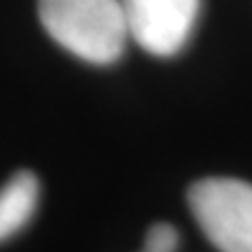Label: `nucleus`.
<instances>
[{
  "mask_svg": "<svg viewBox=\"0 0 252 252\" xmlns=\"http://www.w3.org/2000/svg\"><path fill=\"white\" fill-rule=\"evenodd\" d=\"M47 35L65 52L94 65L122 59L128 40L122 0H37Z\"/></svg>",
  "mask_w": 252,
  "mask_h": 252,
  "instance_id": "nucleus-1",
  "label": "nucleus"
},
{
  "mask_svg": "<svg viewBox=\"0 0 252 252\" xmlns=\"http://www.w3.org/2000/svg\"><path fill=\"white\" fill-rule=\"evenodd\" d=\"M189 210L220 252H252V185L241 178H203L187 191Z\"/></svg>",
  "mask_w": 252,
  "mask_h": 252,
  "instance_id": "nucleus-2",
  "label": "nucleus"
},
{
  "mask_svg": "<svg viewBox=\"0 0 252 252\" xmlns=\"http://www.w3.org/2000/svg\"><path fill=\"white\" fill-rule=\"evenodd\" d=\"M128 37L147 54H180L194 33L201 0H122Z\"/></svg>",
  "mask_w": 252,
  "mask_h": 252,
  "instance_id": "nucleus-3",
  "label": "nucleus"
},
{
  "mask_svg": "<svg viewBox=\"0 0 252 252\" xmlns=\"http://www.w3.org/2000/svg\"><path fill=\"white\" fill-rule=\"evenodd\" d=\"M40 201V182L31 171H19L0 187V243L17 236L33 220Z\"/></svg>",
  "mask_w": 252,
  "mask_h": 252,
  "instance_id": "nucleus-4",
  "label": "nucleus"
},
{
  "mask_svg": "<svg viewBox=\"0 0 252 252\" xmlns=\"http://www.w3.org/2000/svg\"><path fill=\"white\" fill-rule=\"evenodd\" d=\"M180 248V234L168 222H157L147 229L145 245L140 252H178Z\"/></svg>",
  "mask_w": 252,
  "mask_h": 252,
  "instance_id": "nucleus-5",
  "label": "nucleus"
}]
</instances>
